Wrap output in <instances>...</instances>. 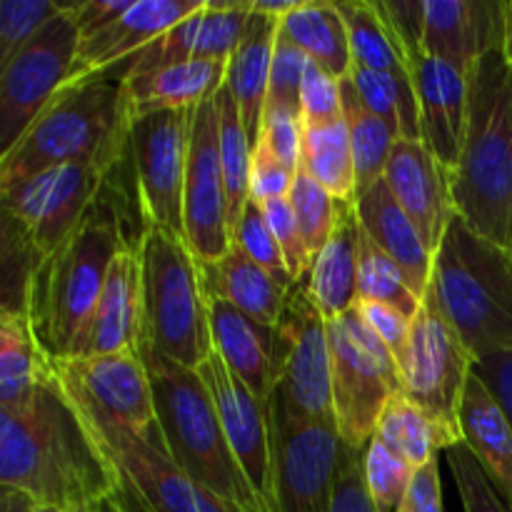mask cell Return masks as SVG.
I'll list each match as a JSON object with an SVG mask.
<instances>
[{
	"mask_svg": "<svg viewBox=\"0 0 512 512\" xmlns=\"http://www.w3.org/2000/svg\"><path fill=\"white\" fill-rule=\"evenodd\" d=\"M138 240L128 233L125 200L108 173L78 228L35 265L25 290V313L40 350L68 358L75 335L103 293L115 255Z\"/></svg>",
	"mask_w": 512,
	"mask_h": 512,
	"instance_id": "obj_2",
	"label": "cell"
},
{
	"mask_svg": "<svg viewBox=\"0 0 512 512\" xmlns=\"http://www.w3.org/2000/svg\"><path fill=\"white\" fill-rule=\"evenodd\" d=\"M130 5H133V0H80V3L75 0V3H70V10H73V18L78 23L80 38H88V35L105 28L110 20L123 15Z\"/></svg>",
	"mask_w": 512,
	"mask_h": 512,
	"instance_id": "obj_54",
	"label": "cell"
},
{
	"mask_svg": "<svg viewBox=\"0 0 512 512\" xmlns=\"http://www.w3.org/2000/svg\"><path fill=\"white\" fill-rule=\"evenodd\" d=\"M338 10L345 20V28H348L353 65L413 80L408 63H405L403 48H400L390 25L385 23L378 3L353 0V3H338Z\"/></svg>",
	"mask_w": 512,
	"mask_h": 512,
	"instance_id": "obj_34",
	"label": "cell"
},
{
	"mask_svg": "<svg viewBox=\"0 0 512 512\" xmlns=\"http://www.w3.org/2000/svg\"><path fill=\"white\" fill-rule=\"evenodd\" d=\"M330 512H378L365 483V450H345Z\"/></svg>",
	"mask_w": 512,
	"mask_h": 512,
	"instance_id": "obj_50",
	"label": "cell"
},
{
	"mask_svg": "<svg viewBox=\"0 0 512 512\" xmlns=\"http://www.w3.org/2000/svg\"><path fill=\"white\" fill-rule=\"evenodd\" d=\"M278 385L268 410L300 423H335L328 320L315 308L308 283L288 290L278 320Z\"/></svg>",
	"mask_w": 512,
	"mask_h": 512,
	"instance_id": "obj_11",
	"label": "cell"
},
{
	"mask_svg": "<svg viewBox=\"0 0 512 512\" xmlns=\"http://www.w3.org/2000/svg\"><path fill=\"white\" fill-rule=\"evenodd\" d=\"M343 90V108L345 120H348L350 148H353L355 163V198L365 190L373 188L378 180H383L385 165H388L390 150L395 145V135L358 95L348 78L340 80Z\"/></svg>",
	"mask_w": 512,
	"mask_h": 512,
	"instance_id": "obj_35",
	"label": "cell"
},
{
	"mask_svg": "<svg viewBox=\"0 0 512 512\" xmlns=\"http://www.w3.org/2000/svg\"><path fill=\"white\" fill-rule=\"evenodd\" d=\"M80 30L70 3L0 65V155L8 153L58 95L78 58Z\"/></svg>",
	"mask_w": 512,
	"mask_h": 512,
	"instance_id": "obj_14",
	"label": "cell"
},
{
	"mask_svg": "<svg viewBox=\"0 0 512 512\" xmlns=\"http://www.w3.org/2000/svg\"><path fill=\"white\" fill-rule=\"evenodd\" d=\"M50 363L60 388L85 423L130 428L145 438L163 440L153 383L140 350Z\"/></svg>",
	"mask_w": 512,
	"mask_h": 512,
	"instance_id": "obj_13",
	"label": "cell"
},
{
	"mask_svg": "<svg viewBox=\"0 0 512 512\" xmlns=\"http://www.w3.org/2000/svg\"><path fill=\"white\" fill-rule=\"evenodd\" d=\"M358 300L393 305V308L403 310L410 318H415L420 303H423V298L415 293L403 268L388 253H383L365 235L363 228H360L358 238Z\"/></svg>",
	"mask_w": 512,
	"mask_h": 512,
	"instance_id": "obj_39",
	"label": "cell"
},
{
	"mask_svg": "<svg viewBox=\"0 0 512 512\" xmlns=\"http://www.w3.org/2000/svg\"><path fill=\"white\" fill-rule=\"evenodd\" d=\"M293 213L298 218L300 233H303L305 248H308L310 263L320 255V250L328 245L330 235H333L335 223H338V200L315 183L308 173L298 170L295 175L293 190L288 195Z\"/></svg>",
	"mask_w": 512,
	"mask_h": 512,
	"instance_id": "obj_40",
	"label": "cell"
},
{
	"mask_svg": "<svg viewBox=\"0 0 512 512\" xmlns=\"http://www.w3.org/2000/svg\"><path fill=\"white\" fill-rule=\"evenodd\" d=\"M360 228L383 253H388L408 275L415 293L423 298L433 280L435 253L425 245L423 235L415 228L410 215L400 208L388 183L378 180L373 188L353 200Z\"/></svg>",
	"mask_w": 512,
	"mask_h": 512,
	"instance_id": "obj_25",
	"label": "cell"
},
{
	"mask_svg": "<svg viewBox=\"0 0 512 512\" xmlns=\"http://www.w3.org/2000/svg\"><path fill=\"white\" fill-rule=\"evenodd\" d=\"M445 458H448L450 473L458 485L465 512H512L468 445H453V448L445 450Z\"/></svg>",
	"mask_w": 512,
	"mask_h": 512,
	"instance_id": "obj_44",
	"label": "cell"
},
{
	"mask_svg": "<svg viewBox=\"0 0 512 512\" xmlns=\"http://www.w3.org/2000/svg\"><path fill=\"white\" fill-rule=\"evenodd\" d=\"M390 30L403 48L413 78L420 108V143L453 173L458 168L468 123V70L430 58L420 48L423 33L418 30H398L393 25Z\"/></svg>",
	"mask_w": 512,
	"mask_h": 512,
	"instance_id": "obj_18",
	"label": "cell"
},
{
	"mask_svg": "<svg viewBox=\"0 0 512 512\" xmlns=\"http://www.w3.org/2000/svg\"><path fill=\"white\" fill-rule=\"evenodd\" d=\"M463 443L473 450L488 478L512 510V425L478 375H470L460 405Z\"/></svg>",
	"mask_w": 512,
	"mask_h": 512,
	"instance_id": "obj_28",
	"label": "cell"
},
{
	"mask_svg": "<svg viewBox=\"0 0 512 512\" xmlns=\"http://www.w3.org/2000/svg\"><path fill=\"white\" fill-rule=\"evenodd\" d=\"M275 20L255 13L250 15L248 30L240 40L238 50L228 60V85L230 95L235 98L243 118L245 130L250 135V143H258L260 128H263L265 103H268V85H270V65H273L275 35H278Z\"/></svg>",
	"mask_w": 512,
	"mask_h": 512,
	"instance_id": "obj_29",
	"label": "cell"
},
{
	"mask_svg": "<svg viewBox=\"0 0 512 512\" xmlns=\"http://www.w3.org/2000/svg\"><path fill=\"white\" fill-rule=\"evenodd\" d=\"M110 170L100 163L58 165L0 188L3 240L23 248L35 263L48 258L78 228Z\"/></svg>",
	"mask_w": 512,
	"mask_h": 512,
	"instance_id": "obj_10",
	"label": "cell"
},
{
	"mask_svg": "<svg viewBox=\"0 0 512 512\" xmlns=\"http://www.w3.org/2000/svg\"><path fill=\"white\" fill-rule=\"evenodd\" d=\"M215 113H218V145L220 163H223L225 188L230 203V228L240 220L245 203L250 200V165H253V148L250 135L245 130L243 118L228 85L215 95Z\"/></svg>",
	"mask_w": 512,
	"mask_h": 512,
	"instance_id": "obj_36",
	"label": "cell"
},
{
	"mask_svg": "<svg viewBox=\"0 0 512 512\" xmlns=\"http://www.w3.org/2000/svg\"><path fill=\"white\" fill-rule=\"evenodd\" d=\"M430 288L473 360L512 348V250L475 233L460 215L435 250Z\"/></svg>",
	"mask_w": 512,
	"mask_h": 512,
	"instance_id": "obj_6",
	"label": "cell"
},
{
	"mask_svg": "<svg viewBox=\"0 0 512 512\" xmlns=\"http://www.w3.org/2000/svg\"><path fill=\"white\" fill-rule=\"evenodd\" d=\"M353 308L358 310L360 318L373 328V333L388 345V350L395 355V360H398L400 353L405 350V345H408L413 318L405 315L403 310L393 308V305L370 303V300H358Z\"/></svg>",
	"mask_w": 512,
	"mask_h": 512,
	"instance_id": "obj_51",
	"label": "cell"
},
{
	"mask_svg": "<svg viewBox=\"0 0 512 512\" xmlns=\"http://www.w3.org/2000/svg\"><path fill=\"white\" fill-rule=\"evenodd\" d=\"M125 498H128V495H123V498H118V500H110V503L95 505V508L80 510V512H128V505H125Z\"/></svg>",
	"mask_w": 512,
	"mask_h": 512,
	"instance_id": "obj_58",
	"label": "cell"
},
{
	"mask_svg": "<svg viewBox=\"0 0 512 512\" xmlns=\"http://www.w3.org/2000/svg\"><path fill=\"white\" fill-rule=\"evenodd\" d=\"M473 373L485 383V388L493 393L500 408L508 415L512 425V348L488 355L473 365Z\"/></svg>",
	"mask_w": 512,
	"mask_h": 512,
	"instance_id": "obj_52",
	"label": "cell"
},
{
	"mask_svg": "<svg viewBox=\"0 0 512 512\" xmlns=\"http://www.w3.org/2000/svg\"><path fill=\"white\" fill-rule=\"evenodd\" d=\"M0 485L60 512L125 495L118 470L60 388L55 370L23 403L0 408Z\"/></svg>",
	"mask_w": 512,
	"mask_h": 512,
	"instance_id": "obj_1",
	"label": "cell"
},
{
	"mask_svg": "<svg viewBox=\"0 0 512 512\" xmlns=\"http://www.w3.org/2000/svg\"><path fill=\"white\" fill-rule=\"evenodd\" d=\"M3 512H60L55 508H40L33 500L25 498L18 490L3 488Z\"/></svg>",
	"mask_w": 512,
	"mask_h": 512,
	"instance_id": "obj_56",
	"label": "cell"
},
{
	"mask_svg": "<svg viewBox=\"0 0 512 512\" xmlns=\"http://www.w3.org/2000/svg\"><path fill=\"white\" fill-rule=\"evenodd\" d=\"M275 158L298 175L300 170V148H303V118L288 110H265L260 138Z\"/></svg>",
	"mask_w": 512,
	"mask_h": 512,
	"instance_id": "obj_48",
	"label": "cell"
},
{
	"mask_svg": "<svg viewBox=\"0 0 512 512\" xmlns=\"http://www.w3.org/2000/svg\"><path fill=\"white\" fill-rule=\"evenodd\" d=\"M185 243L200 263H215L233 245L230 203L218 145L215 100L190 110L185 170Z\"/></svg>",
	"mask_w": 512,
	"mask_h": 512,
	"instance_id": "obj_17",
	"label": "cell"
},
{
	"mask_svg": "<svg viewBox=\"0 0 512 512\" xmlns=\"http://www.w3.org/2000/svg\"><path fill=\"white\" fill-rule=\"evenodd\" d=\"M503 45L505 0H423L420 48L430 58L470 70Z\"/></svg>",
	"mask_w": 512,
	"mask_h": 512,
	"instance_id": "obj_23",
	"label": "cell"
},
{
	"mask_svg": "<svg viewBox=\"0 0 512 512\" xmlns=\"http://www.w3.org/2000/svg\"><path fill=\"white\" fill-rule=\"evenodd\" d=\"M348 80L368 110H373L398 140H420V108L413 80L353 65Z\"/></svg>",
	"mask_w": 512,
	"mask_h": 512,
	"instance_id": "obj_37",
	"label": "cell"
},
{
	"mask_svg": "<svg viewBox=\"0 0 512 512\" xmlns=\"http://www.w3.org/2000/svg\"><path fill=\"white\" fill-rule=\"evenodd\" d=\"M200 270L210 295L228 300L233 308L243 310L258 323L278 325L288 288H283L268 270L250 260L238 243L230 245L228 253L215 263H200Z\"/></svg>",
	"mask_w": 512,
	"mask_h": 512,
	"instance_id": "obj_30",
	"label": "cell"
},
{
	"mask_svg": "<svg viewBox=\"0 0 512 512\" xmlns=\"http://www.w3.org/2000/svg\"><path fill=\"white\" fill-rule=\"evenodd\" d=\"M208 0H133L123 15L110 20L98 33L80 38L78 58L65 85L88 83L125 68L150 43L173 25L198 13Z\"/></svg>",
	"mask_w": 512,
	"mask_h": 512,
	"instance_id": "obj_20",
	"label": "cell"
},
{
	"mask_svg": "<svg viewBox=\"0 0 512 512\" xmlns=\"http://www.w3.org/2000/svg\"><path fill=\"white\" fill-rule=\"evenodd\" d=\"M455 213L510 248L512 235V68L503 50L468 70V123L453 170Z\"/></svg>",
	"mask_w": 512,
	"mask_h": 512,
	"instance_id": "obj_3",
	"label": "cell"
},
{
	"mask_svg": "<svg viewBox=\"0 0 512 512\" xmlns=\"http://www.w3.org/2000/svg\"><path fill=\"white\" fill-rule=\"evenodd\" d=\"M53 373L25 310H0V408L23 403Z\"/></svg>",
	"mask_w": 512,
	"mask_h": 512,
	"instance_id": "obj_32",
	"label": "cell"
},
{
	"mask_svg": "<svg viewBox=\"0 0 512 512\" xmlns=\"http://www.w3.org/2000/svg\"><path fill=\"white\" fill-rule=\"evenodd\" d=\"M233 243H238L245 250V255L250 260H255L263 270H268L283 288H293L295 280L290 275L288 265H285L283 250H280L278 240H275L273 230H270L263 205L255 203L253 198L245 203L240 220L235 223Z\"/></svg>",
	"mask_w": 512,
	"mask_h": 512,
	"instance_id": "obj_42",
	"label": "cell"
},
{
	"mask_svg": "<svg viewBox=\"0 0 512 512\" xmlns=\"http://www.w3.org/2000/svg\"><path fill=\"white\" fill-rule=\"evenodd\" d=\"M265 218H268L270 230H273L275 240H278L280 250H283L285 265H288L293 280L308 278L310 270V255L308 248H305L303 233H300L298 218L293 213V205H290L288 198L270 200V203H263Z\"/></svg>",
	"mask_w": 512,
	"mask_h": 512,
	"instance_id": "obj_47",
	"label": "cell"
},
{
	"mask_svg": "<svg viewBox=\"0 0 512 512\" xmlns=\"http://www.w3.org/2000/svg\"><path fill=\"white\" fill-rule=\"evenodd\" d=\"M128 143L120 75L63 85L18 143L0 155V188L48 168L100 163L113 168Z\"/></svg>",
	"mask_w": 512,
	"mask_h": 512,
	"instance_id": "obj_4",
	"label": "cell"
},
{
	"mask_svg": "<svg viewBox=\"0 0 512 512\" xmlns=\"http://www.w3.org/2000/svg\"><path fill=\"white\" fill-rule=\"evenodd\" d=\"M303 0H275V3H268V0H253L255 13L265 15V18L275 20V23H283L293 10L300 8Z\"/></svg>",
	"mask_w": 512,
	"mask_h": 512,
	"instance_id": "obj_55",
	"label": "cell"
},
{
	"mask_svg": "<svg viewBox=\"0 0 512 512\" xmlns=\"http://www.w3.org/2000/svg\"><path fill=\"white\" fill-rule=\"evenodd\" d=\"M510 250H512V235H510Z\"/></svg>",
	"mask_w": 512,
	"mask_h": 512,
	"instance_id": "obj_59",
	"label": "cell"
},
{
	"mask_svg": "<svg viewBox=\"0 0 512 512\" xmlns=\"http://www.w3.org/2000/svg\"><path fill=\"white\" fill-rule=\"evenodd\" d=\"M375 438L383 440L390 450L408 460L415 470L438 458L440 440L433 420L405 393L393 395V400L385 405Z\"/></svg>",
	"mask_w": 512,
	"mask_h": 512,
	"instance_id": "obj_38",
	"label": "cell"
},
{
	"mask_svg": "<svg viewBox=\"0 0 512 512\" xmlns=\"http://www.w3.org/2000/svg\"><path fill=\"white\" fill-rule=\"evenodd\" d=\"M343 115L345 108L340 80L310 60L308 68H305L303 88H300V118H303V125L330 123V120H338Z\"/></svg>",
	"mask_w": 512,
	"mask_h": 512,
	"instance_id": "obj_46",
	"label": "cell"
},
{
	"mask_svg": "<svg viewBox=\"0 0 512 512\" xmlns=\"http://www.w3.org/2000/svg\"><path fill=\"white\" fill-rule=\"evenodd\" d=\"M473 365V355L428 285L413 318L408 345L398 358V368L403 393L433 420L440 450L463 443L460 405Z\"/></svg>",
	"mask_w": 512,
	"mask_h": 512,
	"instance_id": "obj_8",
	"label": "cell"
},
{
	"mask_svg": "<svg viewBox=\"0 0 512 512\" xmlns=\"http://www.w3.org/2000/svg\"><path fill=\"white\" fill-rule=\"evenodd\" d=\"M300 170L323 185L338 203H353L355 163L345 115L330 123L303 125Z\"/></svg>",
	"mask_w": 512,
	"mask_h": 512,
	"instance_id": "obj_33",
	"label": "cell"
},
{
	"mask_svg": "<svg viewBox=\"0 0 512 512\" xmlns=\"http://www.w3.org/2000/svg\"><path fill=\"white\" fill-rule=\"evenodd\" d=\"M228 63L223 60H183L148 73L123 75V98L128 120L150 110H190L208 103L225 85Z\"/></svg>",
	"mask_w": 512,
	"mask_h": 512,
	"instance_id": "obj_26",
	"label": "cell"
},
{
	"mask_svg": "<svg viewBox=\"0 0 512 512\" xmlns=\"http://www.w3.org/2000/svg\"><path fill=\"white\" fill-rule=\"evenodd\" d=\"M280 30L308 55L313 63L328 70L333 78L345 80L353 68L350 40L338 3L303 0L298 10L280 23Z\"/></svg>",
	"mask_w": 512,
	"mask_h": 512,
	"instance_id": "obj_31",
	"label": "cell"
},
{
	"mask_svg": "<svg viewBox=\"0 0 512 512\" xmlns=\"http://www.w3.org/2000/svg\"><path fill=\"white\" fill-rule=\"evenodd\" d=\"M88 428L118 470L128 498L143 512H235L183 473L170 458L165 438H145L113 425Z\"/></svg>",
	"mask_w": 512,
	"mask_h": 512,
	"instance_id": "obj_16",
	"label": "cell"
},
{
	"mask_svg": "<svg viewBox=\"0 0 512 512\" xmlns=\"http://www.w3.org/2000/svg\"><path fill=\"white\" fill-rule=\"evenodd\" d=\"M308 63V55H305L278 25L265 110H288V113L300 115V88H303Z\"/></svg>",
	"mask_w": 512,
	"mask_h": 512,
	"instance_id": "obj_45",
	"label": "cell"
},
{
	"mask_svg": "<svg viewBox=\"0 0 512 512\" xmlns=\"http://www.w3.org/2000/svg\"><path fill=\"white\" fill-rule=\"evenodd\" d=\"M143 275V340L140 348L198 370L213 353L208 290L200 260L188 243L148 228L138 245Z\"/></svg>",
	"mask_w": 512,
	"mask_h": 512,
	"instance_id": "obj_7",
	"label": "cell"
},
{
	"mask_svg": "<svg viewBox=\"0 0 512 512\" xmlns=\"http://www.w3.org/2000/svg\"><path fill=\"white\" fill-rule=\"evenodd\" d=\"M190 110L168 108L133 115L125 143L140 223L145 230L160 228L180 240H185Z\"/></svg>",
	"mask_w": 512,
	"mask_h": 512,
	"instance_id": "obj_12",
	"label": "cell"
},
{
	"mask_svg": "<svg viewBox=\"0 0 512 512\" xmlns=\"http://www.w3.org/2000/svg\"><path fill=\"white\" fill-rule=\"evenodd\" d=\"M278 512H330L348 445L335 423H300L270 413Z\"/></svg>",
	"mask_w": 512,
	"mask_h": 512,
	"instance_id": "obj_15",
	"label": "cell"
},
{
	"mask_svg": "<svg viewBox=\"0 0 512 512\" xmlns=\"http://www.w3.org/2000/svg\"><path fill=\"white\" fill-rule=\"evenodd\" d=\"M295 173H290L273 150L258 140L253 148V165H250V198L255 203H270V200L288 198L293 190Z\"/></svg>",
	"mask_w": 512,
	"mask_h": 512,
	"instance_id": "obj_49",
	"label": "cell"
},
{
	"mask_svg": "<svg viewBox=\"0 0 512 512\" xmlns=\"http://www.w3.org/2000/svg\"><path fill=\"white\" fill-rule=\"evenodd\" d=\"M383 180L410 215L430 250L440 248L453 223V173L420 140H395Z\"/></svg>",
	"mask_w": 512,
	"mask_h": 512,
	"instance_id": "obj_22",
	"label": "cell"
},
{
	"mask_svg": "<svg viewBox=\"0 0 512 512\" xmlns=\"http://www.w3.org/2000/svg\"><path fill=\"white\" fill-rule=\"evenodd\" d=\"M358 238L360 223L355 203L338 205V223L328 245L308 270V293L325 320L348 313L358 300Z\"/></svg>",
	"mask_w": 512,
	"mask_h": 512,
	"instance_id": "obj_27",
	"label": "cell"
},
{
	"mask_svg": "<svg viewBox=\"0 0 512 512\" xmlns=\"http://www.w3.org/2000/svg\"><path fill=\"white\" fill-rule=\"evenodd\" d=\"M65 3L53 0H3L0 3V65L30 43Z\"/></svg>",
	"mask_w": 512,
	"mask_h": 512,
	"instance_id": "obj_43",
	"label": "cell"
},
{
	"mask_svg": "<svg viewBox=\"0 0 512 512\" xmlns=\"http://www.w3.org/2000/svg\"><path fill=\"white\" fill-rule=\"evenodd\" d=\"M140 355L153 383L155 413L170 458L195 485L235 512H275L245 478L198 370L183 368L150 348H140Z\"/></svg>",
	"mask_w": 512,
	"mask_h": 512,
	"instance_id": "obj_5",
	"label": "cell"
},
{
	"mask_svg": "<svg viewBox=\"0 0 512 512\" xmlns=\"http://www.w3.org/2000/svg\"><path fill=\"white\" fill-rule=\"evenodd\" d=\"M208 313L213 350L230 373L243 380L260 403L268 405L278 385V328L258 323L228 300L210 293Z\"/></svg>",
	"mask_w": 512,
	"mask_h": 512,
	"instance_id": "obj_24",
	"label": "cell"
},
{
	"mask_svg": "<svg viewBox=\"0 0 512 512\" xmlns=\"http://www.w3.org/2000/svg\"><path fill=\"white\" fill-rule=\"evenodd\" d=\"M328 340L335 428L348 448L365 450L385 405L403 393L398 360L355 308L330 320Z\"/></svg>",
	"mask_w": 512,
	"mask_h": 512,
	"instance_id": "obj_9",
	"label": "cell"
},
{
	"mask_svg": "<svg viewBox=\"0 0 512 512\" xmlns=\"http://www.w3.org/2000/svg\"><path fill=\"white\" fill-rule=\"evenodd\" d=\"M198 375L208 385L230 450L238 458L245 478L258 498L270 510L278 512L273 485V440H270L268 405L260 403L243 380L235 378L218 353H210L198 368Z\"/></svg>",
	"mask_w": 512,
	"mask_h": 512,
	"instance_id": "obj_19",
	"label": "cell"
},
{
	"mask_svg": "<svg viewBox=\"0 0 512 512\" xmlns=\"http://www.w3.org/2000/svg\"><path fill=\"white\" fill-rule=\"evenodd\" d=\"M503 53L512 68V0H505V45Z\"/></svg>",
	"mask_w": 512,
	"mask_h": 512,
	"instance_id": "obj_57",
	"label": "cell"
},
{
	"mask_svg": "<svg viewBox=\"0 0 512 512\" xmlns=\"http://www.w3.org/2000/svg\"><path fill=\"white\" fill-rule=\"evenodd\" d=\"M415 468L383 440L373 438L365 448V483L378 512H398L413 483Z\"/></svg>",
	"mask_w": 512,
	"mask_h": 512,
	"instance_id": "obj_41",
	"label": "cell"
},
{
	"mask_svg": "<svg viewBox=\"0 0 512 512\" xmlns=\"http://www.w3.org/2000/svg\"><path fill=\"white\" fill-rule=\"evenodd\" d=\"M140 340H143V275H140L138 248L128 245L115 255L103 293L75 335L68 358H98V355L140 350Z\"/></svg>",
	"mask_w": 512,
	"mask_h": 512,
	"instance_id": "obj_21",
	"label": "cell"
},
{
	"mask_svg": "<svg viewBox=\"0 0 512 512\" xmlns=\"http://www.w3.org/2000/svg\"><path fill=\"white\" fill-rule=\"evenodd\" d=\"M398 512H443V485H440L438 458L415 470L413 483Z\"/></svg>",
	"mask_w": 512,
	"mask_h": 512,
	"instance_id": "obj_53",
	"label": "cell"
}]
</instances>
